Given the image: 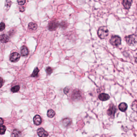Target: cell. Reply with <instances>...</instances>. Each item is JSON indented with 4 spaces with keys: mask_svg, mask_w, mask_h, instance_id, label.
Returning <instances> with one entry per match:
<instances>
[{
    "mask_svg": "<svg viewBox=\"0 0 137 137\" xmlns=\"http://www.w3.org/2000/svg\"><path fill=\"white\" fill-rule=\"evenodd\" d=\"M109 31L106 27L102 26L100 27L97 32L98 37L101 39H105L108 36Z\"/></svg>",
    "mask_w": 137,
    "mask_h": 137,
    "instance_id": "6da1fadb",
    "label": "cell"
},
{
    "mask_svg": "<svg viewBox=\"0 0 137 137\" xmlns=\"http://www.w3.org/2000/svg\"><path fill=\"white\" fill-rule=\"evenodd\" d=\"M126 41L129 46H134L137 43V36L134 34L131 35L126 36L125 38Z\"/></svg>",
    "mask_w": 137,
    "mask_h": 137,
    "instance_id": "7a4b0ae2",
    "label": "cell"
},
{
    "mask_svg": "<svg viewBox=\"0 0 137 137\" xmlns=\"http://www.w3.org/2000/svg\"><path fill=\"white\" fill-rule=\"evenodd\" d=\"M109 42L112 46H118L121 43V38L119 36H113L110 39Z\"/></svg>",
    "mask_w": 137,
    "mask_h": 137,
    "instance_id": "3957f363",
    "label": "cell"
},
{
    "mask_svg": "<svg viewBox=\"0 0 137 137\" xmlns=\"http://www.w3.org/2000/svg\"><path fill=\"white\" fill-rule=\"evenodd\" d=\"M20 58V55L18 53L14 52L11 54L10 56V60L13 62H16L18 61Z\"/></svg>",
    "mask_w": 137,
    "mask_h": 137,
    "instance_id": "277c9868",
    "label": "cell"
},
{
    "mask_svg": "<svg viewBox=\"0 0 137 137\" xmlns=\"http://www.w3.org/2000/svg\"><path fill=\"white\" fill-rule=\"evenodd\" d=\"M116 112V108L113 105H110L109 108L107 111V113L110 116L114 117Z\"/></svg>",
    "mask_w": 137,
    "mask_h": 137,
    "instance_id": "5b68a950",
    "label": "cell"
},
{
    "mask_svg": "<svg viewBox=\"0 0 137 137\" xmlns=\"http://www.w3.org/2000/svg\"><path fill=\"white\" fill-rule=\"evenodd\" d=\"M58 23L56 21H51L48 25L49 29L50 31H54L56 30L58 28Z\"/></svg>",
    "mask_w": 137,
    "mask_h": 137,
    "instance_id": "8992f818",
    "label": "cell"
},
{
    "mask_svg": "<svg viewBox=\"0 0 137 137\" xmlns=\"http://www.w3.org/2000/svg\"><path fill=\"white\" fill-rule=\"evenodd\" d=\"M38 135L39 137H45L48 136V133L43 128L38 129L37 131Z\"/></svg>",
    "mask_w": 137,
    "mask_h": 137,
    "instance_id": "52a82bcc",
    "label": "cell"
},
{
    "mask_svg": "<svg viewBox=\"0 0 137 137\" xmlns=\"http://www.w3.org/2000/svg\"><path fill=\"white\" fill-rule=\"evenodd\" d=\"M132 2V0H123V5L126 9H130Z\"/></svg>",
    "mask_w": 137,
    "mask_h": 137,
    "instance_id": "ba28073f",
    "label": "cell"
},
{
    "mask_svg": "<svg viewBox=\"0 0 137 137\" xmlns=\"http://www.w3.org/2000/svg\"><path fill=\"white\" fill-rule=\"evenodd\" d=\"M98 98L101 101H108L109 99L110 96L109 95L105 93H101L98 96Z\"/></svg>",
    "mask_w": 137,
    "mask_h": 137,
    "instance_id": "9c48e42d",
    "label": "cell"
},
{
    "mask_svg": "<svg viewBox=\"0 0 137 137\" xmlns=\"http://www.w3.org/2000/svg\"><path fill=\"white\" fill-rule=\"evenodd\" d=\"M33 122L36 126L40 125L42 123V119L40 116L36 115L33 118Z\"/></svg>",
    "mask_w": 137,
    "mask_h": 137,
    "instance_id": "30bf717a",
    "label": "cell"
},
{
    "mask_svg": "<svg viewBox=\"0 0 137 137\" xmlns=\"http://www.w3.org/2000/svg\"><path fill=\"white\" fill-rule=\"evenodd\" d=\"M21 55L22 56H26L29 54V50L27 47L25 46H23L21 47Z\"/></svg>",
    "mask_w": 137,
    "mask_h": 137,
    "instance_id": "8fae6325",
    "label": "cell"
},
{
    "mask_svg": "<svg viewBox=\"0 0 137 137\" xmlns=\"http://www.w3.org/2000/svg\"><path fill=\"white\" fill-rule=\"evenodd\" d=\"M127 105L125 103H121L119 105L118 108L122 112H125L127 108Z\"/></svg>",
    "mask_w": 137,
    "mask_h": 137,
    "instance_id": "7c38bea8",
    "label": "cell"
},
{
    "mask_svg": "<svg viewBox=\"0 0 137 137\" xmlns=\"http://www.w3.org/2000/svg\"><path fill=\"white\" fill-rule=\"evenodd\" d=\"M0 41L2 43H7L9 41V38L6 34H2L0 36Z\"/></svg>",
    "mask_w": 137,
    "mask_h": 137,
    "instance_id": "4fadbf2b",
    "label": "cell"
},
{
    "mask_svg": "<svg viewBox=\"0 0 137 137\" xmlns=\"http://www.w3.org/2000/svg\"><path fill=\"white\" fill-rule=\"evenodd\" d=\"M71 123H72V121L69 118L64 119L62 121L63 126L65 127H67L70 126L71 125Z\"/></svg>",
    "mask_w": 137,
    "mask_h": 137,
    "instance_id": "5bb4252c",
    "label": "cell"
},
{
    "mask_svg": "<svg viewBox=\"0 0 137 137\" xmlns=\"http://www.w3.org/2000/svg\"><path fill=\"white\" fill-rule=\"evenodd\" d=\"M28 28L29 29L31 30L34 31L37 29L38 26L36 23L31 22V23H29L28 25Z\"/></svg>",
    "mask_w": 137,
    "mask_h": 137,
    "instance_id": "9a60e30c",
    "label": "cell"
},
{
    "mask_svg": "<svg viewBox=\"0 0 137 137\" xmlns=\"http://www.w3.org/2000/svg\"><path fill=\"white\" fill-rule=\"evenodd\" d=\"M21 133L20 131L17 129H14L12 133L11 136L13 137H20L21 136Z\"/></svg>",
    "mask_w": 137,
    "mask_h": 137,
    "instance_id": "2e32d148",
    "label": "cell"
},
{
    "mask_svg": "<svg viewBox=\"0 0 137 137\" xmlns=\"http://www.w3.org/2000/svg\"><path fill=\"white\" fill-rule=\"evenodd\" d=\"M55 115V112L54 110L49 109L48 110L47 112V116L49 118H53Z\"/></svg>",
    "mask_w": 137,
    "mask_h": 137,
    "instance_id": "e0dca14e",
    "label": "cell"
},
{
    "mask_svg": "<svg viewBox=\"0 0 137 137\" xmlns=\"http://www.w3.org/2000/svg\"><path fill=\"white\" fill-rule=\"evenodd\" d=\"M39 72V69L38 68L36 67L35 68L34 71H33V72L32 73V74H31V76L33 77H37L38 76V73Z\"/></svg>",
    "mask_w": 137,
    "mask_h": 137,
    "instance_id": "ac0fdd59",
    "label": "cell"
},
{
    "mask_svg": "<svg viewBox=\"0 0 137 137\" xmlns=\"http://www.w3.org/2000/svg\"><path fill=\"white\" fill-rule=\"evenodd\" d=\"M20 86L19 85H17V86H15V87H13L11 89V91L13 93H17L20 90Z\"/></svg>",
    "mask_w": 137,
    "mask_h": 137,
    "instance_id": "d6986e66",
    "label": "cell"
},
{
    "mask_svg": "<svg viewBox=\"0 0 137 137\" xmlns=\"http://www.w3.org/2000/svg\"><path fill=\"white\" fill-rule=\"evenodd\" d=\"M6 127L4 125H0V134L1 135H3L5 134V132L6 131Z\"/></svg>",
    "mask_w": 137,
    "mask_h": 137,
    "instance_id": "ffe728a7",
    "label": "cell"
},
{
    "mask_svg": "<svg viewBox=\"0 0 137 137\" xmlns=\"http://www.w3.org/2000/svg\"><path fill=\"white\" fill-rule=\"evenodd\" d=\"M72 98H74V99H77V98H78L79 97H80V93H79V92H78L77 91V92H74L73 93V95H72Z\"/></svg>",
    "mask_w": 137,
    "mask_h": 137,
    "instance_id": "44dd1931",
    "label": "cell"
},
{
    "mask_svg": "<svg viewBox=\"0 0 137 137\" xmlns=\"http://www.w3.org/2000/svg\"><path fill=\"white\" fill-rule=\"evenodd\" d=\"M11 5V1H10V0H6L5 7L7 8H7L9 9Z\"/></svg>",
    "mask_w": 137,
    "mask_h": 137,
    "instance_id": "7402d4cb",
    "label": "cell"
},
{
    "mask_svg": "<svg viewBox=\"0 0 137 137\" xmlns=\"http://www.w3.org/2000/svg\"><path fill=\"white\" fill-rule=\"evenodd\" d=\"M132 108L134 111H137V101H135L132 104Z\"/></svg>",
    "mask_w": 137,
    "mask_h": 137,
    "instance_id": "603a6c76",
    "label": "cell"
},
{
    "mask_svg": "<svg viewBox=\"0 0 137 137\" xmlns=\"http://www.w3.org/2000/svg\"><path fill=\"white\" fill-rule=\"evenodd\" d=\"M46 71L48 74L50 75V74H51V73H52L53 69L50 67H48L46 68Z\"/></svg>",
    "mask_w": 137,
    "mask_h": 137,
    "instance_id": "cb8c5ba5",
    "label": "cell"
},
{
    "mask_svg": "<svg viewBox=\"0 0 137 137\" xmlns=\"http://www.w3.org/2000/svg\"><path fill=\"white\" fill-rule=\"evenodd\" d=\"M60 25V26L62 28H63V29H65V28H67V23L66 22L63 21L62 22V23H61Z\"/></svg>",
    "mask_w": 137,
    "mask_h": 137,
    "instance_id": "d4e9b609",
    "label": "cell"
},
{
    "mask_svg": "<svg viewBox=\"0 0 137 137\" xmlns=\"http://www.w3.org/2000/svg\"><path fill=\"white\" fill-rule=\"evenodd\" d=\"M17 1L19 5H23L25 4L26 0H17Z\"/></svg>",
    "mask_w": 137,
    "mask_h": 137,
    "instance_id": "484cf974",
    "label": "cell"
},
{
    "mask_svg": "<svg viewBox=\"0 0 137 137\" xmlns=\"http://www.w3.org/2000/svg\"><path fill=\"white\" fill-rule=\"evenodd\" d=\"M5 28V23H0V31H3Z\"/></svg>",
    "mask_w": 137,
    "mask_h": 137,
    "instance_id": "4316f807",
    "label": "cell"
},
{
    "mask_svg": "<svg viewBox=\"0 0 137 137\" xmlns=\"http://www.w3.org/2000/svg\"><path fill=\"white\" fill-rule=\"evenodd\" d=\"M69 89L67 87L64 88V92L65 94H68L69 93Z\"/></svg>",
    "mask_w": 137,
    "mask_h": 137,
    "instance_id": "83f0119b",
    "label": "cell"
},
{
    "mask_svg": "<svg viewBox=\"0 0 137 137\" xmlns=\"http://www.w3.org/2000/svg\"><path fill=\"white\" fill-rule=\"evenodd\" d=\"M0 87H2V85H3L4 84V81L2 79V78H0Z\"/></svg>",
    "mask_w": 137,
    "mask_h": 137,
    "instance_id": "f1b7e54d",
    "label": "cell"
},
{
    "mask_svg": "<svg viewBox=\"0 0 137 137\" xmlns=\"http://www.w3.org/2000/svg\"><path fill=\"white\" fill-rule=\"evenodd\" d=\"M24 10H25V8L23 7H20V10L21 12L24 11Z\"/></svg>",
    "mask_w": 137,
    "mask_h": 137,
    "instance_id": "f546056e",
    "label": "cell"
},
{
    "mask_svg": "<svg viewBox=\"0 0 137 137\" xmlns=\"http://www.w3.org/2000/svg\"><path fill=\"white\" fill-rule=\"evenodd\" d=\"M4 123V121L3 119H2V118H0V125H2Z\"/></svg>",
    "mask_w": 137,
    "mask_h": 137,
    "instance_id": "4dcf8cb0",
    "label": "cell"
}]
</instances>
